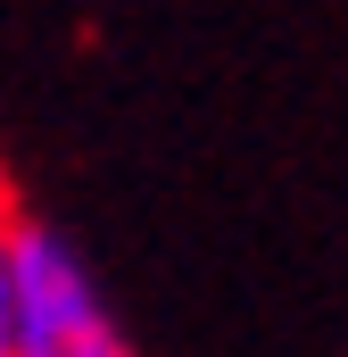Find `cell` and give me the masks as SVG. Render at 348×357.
Here are the masks:
<instances>
[{
	"label": "cell",
	"instance_id": "1",
	"mask_svg": "<svg viewBox=\"0 0 348 357\" xmlns=\"http://www.w3.org/2000/svg\"><path fill=\"white\" fill-rule=\"evenodd\" d=\"M8 357H141L116 299L100 291L91 258L25 208L17 225V333Z\"/></svg>",
	"mask_w": 348,
	"mask_h": 357
},
{
	"label": "cell",
	"instance_id": "2",
	"mask_svg": "<svg viewBox=\"0 0 348 357\" xmlns=\"http://www.w3.org/2000/svg\"><path fill=\"white\" fill-rule=\"evenodd\" d=\"M17 225H25V208L0 175V357H8V333H17Z\"/></svg>",
	"mask_w": 348,
	"mask_h": 357
}]
</instances>
